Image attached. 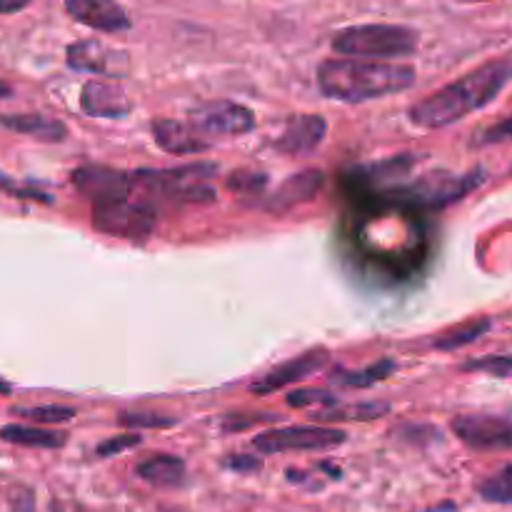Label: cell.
<instances>
[{"mask_svg": "<svg viewBox=\"0 0 512 512\" xmlns=\"http://www.w3.org/2000/svg\"><path fill=\"white\" fill-rule=\"evenodd\" d=\"M512 80V60L500 58L470 70L463 78L443 85L435 93L408 108V120L415 128L438 130L468 118L475 110L493 103Z\"/></svg>", "mask_w": 512, "mask_h": 512, "instance_id": "obj_1", "label": "cell"}, {"mask_svg": "<svg viewBox=\"0 0 512 512\" xmlns=\"http://www.w3.org/2000/svg\"><path fill=\"white\" fill-rule=\"evenodd\" d=\"M415 68L375 58H328L318 65V88L340 103L388 98L415 85Z\"/></svg>", "mask_w": 512, "mask_h": 512, "instance_id": "obj_2", "label": "cell"}, {"mask_svg": "<svg viewBox=\"0 0 512 512\" xmlns=\"http://www.w3.org/2000/svg\"><path fill=\"white\" fill-rule=\"evenodd\" d=\"M330 45H333V50L338 55L390 60L413 55L420 45V35L418 30L408 28V25L365 23L338 30Z\"/></svg>", "mask_w": 512, "mask_h": 512, "instance_id": "obj_3", "label": "cell"}, {"mask_svg": "<svg viewBox=\"0 0 512 512\" xmlns=\"http://www.w3.org/2000/svg\"><path fill=\"white\" fill-rule=\"evenodd\" d=\"M485 175L483 170L475 168L470 173H428L423 178L413 180L410 185L395 188L388 193V200L400 205H410V208H445V205L455 203V200L465 198L470 190L483 185Z\"/></svg>", "mask_w": 512, "mask_h": 512, "instance_id": "obj_4", "label": "cell"}, {"mask_svg": "<svg viewBox=\"0 0 512 512\" xmlns=\"http://www.w3.org/2000/svg\"><path fill=\"white\" fill-rule=\"evenodd\" d=\"M158 213L150 203L138 200H113V203H100L93 210V225L105 235L125 238L130 243H145L153 235Z\"/></svg>", "mask_w": 512, "mask_h": 512, "instance_id": "obj_5", "label": "cell"}, {"mask_svg": "<svg viewBox=\"0 0 512 512\" xmlns=\"http://www.w3.org/2000/svg\"><path fill=\"white\" fill-rule=\"evenodd\" d=\"M348 440V433L320 425H290V428L265 430L255 435L253 448L263 455L293 453V450H330Z\"/></svg>", "mask_w": 512, "mask_h": 512, "instance_id": "obj_6", "label": "cell"}, {"mask_svg": "<svg viewBox=\"0 0 512 512\" xmlns=\"http://www.w3.org/2000/svg\"><path fill=\"white\" fill-rule=\"evenodd\" d=\"M450 428L473 450H512V420L503 415H455Z\"/></svg>", "mask_w": 512, "mask_h": 512, "instance_id": "obj_7", "label": "cell"}, {"mask_svg": "<svg viewBox=\"0 0 512 512\" xmlns=\"http://www.w3.org/2000/svg\"><path fill=\"white\" fill-rule=\"evenodd\" d=\"M190 123L205 135H245L255 128V113L235 100L218 98L200 103L190 113Z\"/></svg>", "mask_w": 512, "mask_h": 512, "instance_id": "obj_8", "label": "cell"}, {"mask_svg": "<svg viewBox=\"0 0 512 512\" xmlns=\"http://www.w3.org/2000/svg\"><path fill=\"white\" fill-rule=\"evenodd\" d=\"M65 60L73 70L105 75L110 80L125 78L130 73V58L125 50H115L93 38L70 43L68 50H65Z\"/></svg>", "mask_w": 512, "mask_h": 512, "instance_id": "obj_9", "label": "cell"}, {"mask_svg": "<svg viewBox=\"0 0 512 512\" xmlns=\"http://www.w3.org/2000/svg\"><path fill=\"white\" fill-rule=\"evenodd\" d=\"M73 185L93 200L95 205L113 203V200H128L130 190H133V178L130 173H123L110 165H80L73 170Z\"/></svg>", "mask_w": 512, "mask_h": 512, "instance_id": "obj_10", "label": "cell"}, {"mask_svg": "<svg viewBox=\"0 0 512 512\" xmlns=\"http://www.w3.org/2000/svg\"><path fill=\"white\" fill-rule=\"evenodd\" d=\"M330 353L325 348L308 350L303 355H295V358L285 360L278 368L268 370L265 375H260L253 385H250V393L253 395H270L280 388H288V385L298 383V380L310 378L313 373H318L325 363H328Z\"/></svg>", "mask_w": 512, "mask_h": 512, "instance_id": "obj_11", "label": "cell"}, {"mask_svg": "<svg viewBox=\"0 0 512 512\" xmlns=\"http://www.w3.org/2000/svg\"><path fill=\"white\" fill-rule=\"evenodd\" d=\"M328 135V120L318 113H295L285 123L275 148L283 155H310L323 145Z\"/></svg>", "mask_w": 512, "mask_h": 512, "instance_id": "obj_12", "label": "cell"}, {"mask_svg": "<svg viewBox=\"0 0 512 512\" xmlns=\"http://www.w3.org/2000/svg\"><path fill=\"white\" fill-rule=\"evenodd\" d=\"M150 133H153L158 148L173 155H198L213 148V140L203 130L195 128L190 120L183 123V120L173 118H155L150 123Z\"/></svg>", "mask_w": 512, "mask_h": 512, "instance_id": "obj_13", "label": "cell"}, {"mask_svg": "<svg viewBox=\"0 0 512 512\" xmlns=\"http://www.w3.org/2000/svg\"><path fill=\"white\" fill-rule=\"evenodd\" d=\"M65 10L73 20L100 33H123L133 25L118 0H65Z\"/></svg>", "mask_w": 512, "mask_h": 512, "instance_id": "obj_14", "label": "cell"}, {"mask_svg": "<svg viewBox=\"0 0 512 512\" xmlns=\"http://www.w3.org/2000/svg\"><path fill=\"white\" fill-rule=\"evenodd\" d=\"M323 183V170H300V173H293L290 178H285L283 183L278 185V190L265 198L263 208L273 215L290 213V210L310 203V200L318 195V190L323 188Z\"/></svg>", "mask_w": 512, "mask_h": 512, "instance_id": "obj_15", "label": "cell"}, {"mask_svg": "<svg viewBox=\"0 0 512 512\" xmlns=\"http://www.w3.org/2000/svg\"><path fill=\"white\" fill-rule=\"evenodd\" d=\"M80 108L90 118H125L133 110L125 90L115 80H88L80 90Z\"/></svg>", "mask_w": 512, "mask_h": 512, "instance_id": "obj_16", "label": "cell"}, {"mask_svg": "<svg viewBox=\"0 0 512 512\" xmlns=\"http://www.w3.org/2000/svg\"><path fill=\"white\" fill-rule=\"evenodd\" d=\"M0 128L30 135L35 140H43V143H60L68 135V128L60 120L40 113H3L0 115Z\"/></svg>", "mask_w": 512, "mask_h": 512, "instance_id": "obj_17", "label": "cell"}, {"mask_svg": "<svg viewBox=\"0 0 512 512\" xmlns=\"http://www.w3.org/2000/svg\"><path fill=\"white\" fill-rule=\"evenodd\" d=\"M135 473L140 480L155 485V488H178L185 483V460L178 455L160 453L138 463Z\"/></svg>", "mask_w": 512, "mask_h": 512, "instance_id": "obj_18", "label": "cell"}, {"mask_svg": "<svg viewBox=\"0 0 512 512\" xmlns=\"http://www.w3.org/2000/svg\"><path fill=\"white\" fill-rule=\"evenodd\" d=\"M0 440L23 448H40V450H58L68 443V435L58 430L30 428V425H3L0 428Z\"/></svg>", "mask_w": 512, "mask_h": 512, "instance_id": "obj_19", "label": "cell"}, {"mask_svg": "<svg viewBox=\"0 0 512 512\" xmlns=\"http://www.w3.org/2000/svg\"><path fill=\"white\" fill-rule=\"evenodd\" d=\"M490 328H493V320L490 318L470 320V323H465V325H460V328L448 330L445 335H440V338L435 340V348L443 350V353L465 348V345H470V343H475V340L483 338Z\"/></svg>", "mask_w": 512, "mask_h": 512, "instance_id": "obj_20", "label": "cell"}, {"mask_svg": "<svg viewBox=\"0 0 512 512\" xmlns=\"http://www.w3.org/2000/svg\"><path fill=\"white\" fill-rule=\"evenodd\" d=\"M390 410L388 403H353V405H330L320 408L313 418L318 420H375L383 418Z\"/></svg>", "mask_w": 512, "mask_h": 512, "instance_id": "obj_21", "label": "cell"}, {"mask_svg": "<svg viewBox=\"0 0 512 512\" xmlns=\"http://www.w3.org/2000/svg\"><path fill=\"white\" fill-rule=\"evenodd\" d=\"M393 370H395V360L383 358L363 370H353V373H345L343 370V373H335L333 380L340 385H350V388H370V385L390 378V375H393Z\"/></svg>", "mask_w": 512, "mask_h": 512, "instance_id": "obj_22", "label": "cell"}, {"mask_svg": "<svg viewBox=\"0 0 512 512\" xmlns=\"http://www.w3.org/2000/svg\"><path fill=\"white\" fill-rule=\"evenodd\" d=\"M480 498L488 500V503L498 505H512V463L500 468L498 473H493L490 478H485L478 485Z\"/></svg>", "mask_w": 512, "mask_h": 512, "instance_id": "obj_23", "label": "cell"}, {"mask_svg": "<svg viewBox=\"0 0 512 512\" xmlns=\"http://www.w3.org/2000/svg\"><path fill=\"white\" fill-rule=\"evenodd\" d=\"M228 190H233L238 198H253V195H263L268 188V175L258 173V170H235L228 180H225Z\"/></svg>", "mask_w": 512, "mask_h": 512, "instance_id": "obj_24", "label": "cell"}, {"mask_svg": "<svg viewBox=\"0 0 512 512\" xmlns=\"http://www.w3.org/2000/svg\"><path fill=\"white\" fill-rule=\"evenodd\" d=\"M118 425L130 430H148V428H175L178 420L160 413H143V410H123L118 413Z\"/></svg>", "mask_w": 512, "mask_h": 512, "instance_id": "obj_25", "label": "cell"}, {"mask_svg": "<svg viewBox=\"0 0 512 512\" xmlns=\"http://www.w3.org/2000/svg\"><path fill=\"white\" fill-rule=\"evenodd\" d=\"M15 413L25 415L35 423H68L75 418V408L70 405H38V408H15Z\"/></svg>", "mask_w": 512, "mask_h": 512, "instance_id": "obj_26", "label": "cell"}, {"mask_svg": "<svg viewBox=\"0 0 512 512\" xmlns=\"http://www.w3.org/2000/svg\"><path fill=\"white\" fill-rule=\"evenodd\" d=\"M463 370H475V373H490L505 378L512 373V355H485V358L470 360L463 365Z\"/></svg>", "mask_w": 512, "mask_h": 512, "instance_id": "obj_27", "label": "cell"}, {"mask_svg": "<svg viewBox=\"0 0 512 512\" xmlns=\"http://www.w3.org/2000/svg\"><path fill=\"white\" fill-rule=\"evenodd\" d=\"M340 400L335 395L325 393V390H315V388H303V390H293L288 395V405L290 408H308V405H320V408H330V405H338Z\"/></svg>", "mask_w": 512, "mask_h": 512, "instance_id": "obj_28", "label": "cell"}, {"mask_svg": "<svg viewBox=\"0 0 512 512\" xmlns=\"http://www.w3.org/2000/svg\"><path fill=\"white\" fill-rule=\"evenodd\" d=\"M273 415L268 413H230L225 415L223 423H220V428L225 430V433H240V430H248L253 428V425H260V423H273Z\"/></svg>", "mask_w": 512, "mask_h": 512, "instance_id": "obj_29", "label": "cell"}, {"mask_svg": "<svg viewBox=\"0 0 512 512\" xmlns=\"http://www.w3.org/2000/svg\"><path fill=\"white\" fill-rule=\"evenodd\" d=\"M143 443V435L138 433H128V435H115V438H108L103 440V443L95 448V453L100 455V458H113V455L118 453H125V450L135 448V445Z\"/></svg>", "mask_w": 512, "mask_h": 512, "instance_id": "obj_30", "label": "cell"}, {"mask_svg": "<svg viewBox=\"0 0 512 512\" xmlns=\"http://www.w3.org/2000/svg\"><path fill=\"white\" fill-rule=\"evenodd\" d=\"M508 140H512V115L498 120V123H493L490 128H485L483 133L475 138V145H498L508 143Z\"/></svg>", "mask_w": 512, "mask_h": 512, "instance_id": "obj_31", "label": "cell"}, {"mask_svg": "<svg viewBox=\"0 0 512 512\" xmlns=\"http://www.w3.org/2000/svg\"><path fill=\"white\" fill-rule=\"evenodd\" d=\"M223 468L233 470V473H258V470H263V458H258V455L233 453L228 458H223Z\"/></svg>", "mask_w": 512, "mask_h": 512, "instance_id": "obj_32", "label": "cell"}, {"mask_svg": "<svg viewBox=\"0 0 512 512\" xmlns=\"http://www.w3.org/2000/svg\"><path fill=\"white\" fill-rule=\"evenodd\" d=\"M10 512H35V493L25 485L13 488V493L8 495Z\"/></svg>", "mask_w": 512, "mask_h": 512, "instance_id": "obj_33", "label": "cell"}, {"mask_svg": "<svg viewBox=\"0 0 512 512\" xmlns=\"http://www.w3.org/2000/svg\"><path fill=\"white\" fill-rule=\"evenodd\" d=\"M30 0H0V13H18Z\"/></svg>", "mask_w": 512, "mask_h": 512, "instance_id": "obj_34", "label": "cell"}, {"mask_svg": "<svg viewBox=\"0 0 512 512\" xmlns=\"http://www.w3.org/2000/svg\"><path fill=\"white\" fill-rule=\"evenodd\" d=\"M10 95H13V88H10V85L5 83V80H0V100L10 98Z\"/></svg>", "mask_w": 512, "mask_h": 512, "instance_id": "obj_35", "label": "cell"}, {"mask_svg": "<svg viewBox=\"0 0 512 512\" xmlns=\"http://www.w3.org/2000/svg\"><path fill=\"white\" fill-rule=\"evenodd\" d=\"M10 390H13V385H10V383H5V380L0 378V393H3V395H8Z\"/></svg>", "mask_w": 512, "mask_h": 512, "instance_id": "obj_36", "label": "cell"}, {"mask_svg": "<svg viewBox=\"0 0 512 512\" xmlns=\"http://www.w3.org/2000/svg\"><path fill=\"white\" fill-rule=\"evenodd\" d=\"M470 3H488V0H470Z\"/></svg>", "mask_w": 512, "mask_h": 512, "instance_id": "obj_37", "label": "cell"}, {"mask_svg": "<svg viewBox=\"0 0 512 512\" xmlns=\"http://www.w3.org/2000/svg\"><path fill=\"white\" fill-rule=\"evenodd\" d=\"M75 512H90V510H85V508H78Z\"/></svg>", "mask_w": 512, "mask_h": 512, "instance_id": "obj_38", "label": "cell"}]
</instances>
